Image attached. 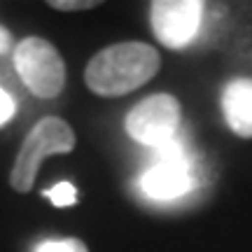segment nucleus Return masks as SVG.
<instances>
[{"mask_svg":"<svg viewBox=\"0 0 252 252\" xmlns=\"http://www.w3.org/2000/svg\"><path fill=\"white\" fill-rule=\"evenodd\" d=\"M161 59L145 42L110 45L94 56L84 70V82L94 94L115 98L143 87L159 72Z\"/></svg>","mask_w":252,"mask_h":252,"instance_id":"nucleus-1","label":"nucleus"},{"mask_svg":"<svg viewBox=\"0 0 252 252\" xmlns=\"http://www.w3.org/2000/svg\"><path fill=\"white\" fill-rule=\"evenodd\" d=\"M72 147H75V133L63 119H40L31 128V133L26 135V140L19 150L14 168L9 173V185L17 191H31L42 159L52 154H68L72 152Z\"/></svg>","mask_w":252,"mask_h":252,"instance_id":"nucleus-2","label":"nucleus"},{"mask_svg":"<svg viewBox=\"0 0 252 252\" xmlns=\"http://www.w3.org/2000/svg\"><path fill=\"white\" fill-rule=\"evenodd\" d=\"M14 68L37 98H56L65 84V65L54 45L42 37H26L14 49Z\"/></svg>","mask_w":252,"mask_h":252,"instance_id":"nucleus-3","label":"nucleus"},{"mask_svg":"<svg viewBox=\"0 0 252 252\" xmlns=\"http://www.w3.org/2000/svg\"><path fill=\"white\" fill-rule=\"evenodd\" d=\"M180 103L168 94H154L140 100L126 115V133L135 143L159 150L175 140L180 128Z\"/></svg>","mask_w":252,"mask_h":252,"instance_id":"nucleus-4","label":"nucleus"},{"mask_svg":"<svg viewBox=\"0 0 252 252\" xmlns=\"http://www.w3.org/2000/svg\"><path fill=\"white\" fill-rule=\"evenodd\" d=\"M203 17L201 0H157L152 2V31L168 49H182L198 33Z\"/></svg>","mask_w":252,"mask_h":252,"instance_id":"nucleus-5","label":"nucleus"},{"mask_svg":"<svg viewBox=\"0 0 252 252\" xmlns=\"http://www.w3.org/2000/svg\"><path fill=\"white\" fill-rule=\"evenodd\" d=\"M159 161L143 175L140 187L154 201H171L191 189V175H189L187 154L178 140L163 145L157 150Z\"/></svg>","mask_w":252,"mask_h":252,"instance_id":"nucleus-6","label":"nucleus"},{"mask_svg":"<svg viewBox=\"0 0 252 252\" xmlns=\"http://www.w3.org/2000/svg\"><path fill=\"white\" fill-rule=\"evenodd\" d=\"M222 110L236 135L252 138V80L231 82L222 96Z\"/></svg>","mask_w":252,"mask_h":252,"instance_id":"nucleus-7","label":"nucleus"},{"mask_svg":"<svg viewBox=\"0 0 252 252\" xmlns=\"http://www.w3.org/2000/svg\"><path fill=\"white\" fill-rule=\"evenodd\" d=\"M45 196L52 198L54 206L65 208V206H72V203L77 201V191H75V187H72L70 182H59V185H54L49 191H45Z\"/></svg>","mask_w":252,"mask_h":252,"instance_id":"nucleus-8","label":"nucleus"},{"mask_svg":"<svg viewBox=\"0 0 252 252\" xmlns=\"http://www.w3.org/2000/svg\"><path fill=\"white\" fill-rule=\"evenodd\" d=\"M54 9H68V12H75V9H89V7H96L98 2L96 0H52L49 2Z\"/></svg>","mask_w":252,"mask_h":252,"instance_id":"nucleus-9","label":"nucleus"},{"mask_svg":"<svg viewBox=\"0 0 252 252\" xmlns=\"http://www.w3.org/2000/svg\"><path fill=\"white\" fill-rule=\"evenodd\" d=\"M35 252H75V241L63 238V241H45L37 245Z\"/></svg>","mask_w":252,"mask_h":252,"instance_id":"nucleus-10","label":"nucleus"},{"mask_svg":"<svg viewBox=\"0 0 252 252\" xmlns=\"http://www.w3.org/2000/svg\"><path fill=\"white\" fill-rule=\"evenodd\" d=\"M14 115V100L5 89H0V126Z\"/></svg>","mask_w":252,"mask_h":252,"instance_id":"nucleus-11","label":"nucleus"},{"mask_svg":"<svg viewBox=\"0 0 252 252\" xmlns=\"http://www.w3.org/2000/svg\"><path fill=\"white\" fill-rule=\"evenodd\" d=\"M9 45H12V35H9L7 28L0 26V54H2V52H7Z\"/></svg>","mask_w":252,"mask_h":252,"instance_id":"nucleus-12","label":"nucleus"},{"mask_svg":"<svg viewBox=\"0 0 252 252\" xmlns=\"http://www.w3.org/2000/svg\"><path fill=\"white\" fill-rule=\"evenodd\" d=\"M72 241H75V252H89V248L82 243L80 238H72Z\"/></svg>","mask_w":252,"mask_h":252,"instance_id":"nucleus-13","label":"nucleus"}]
</instances>
